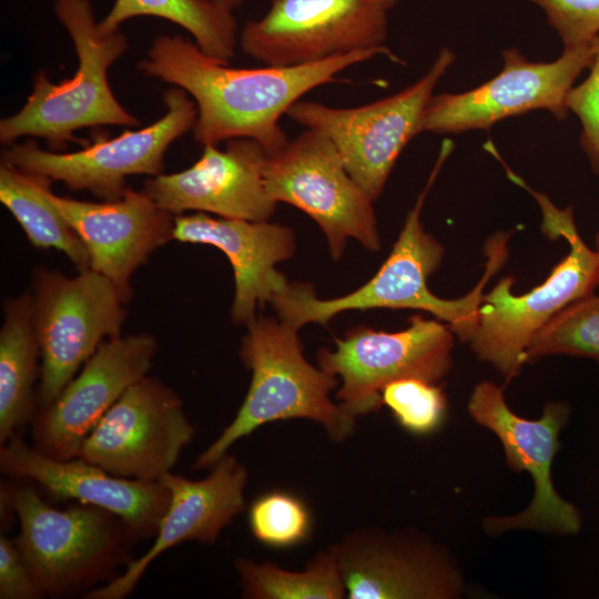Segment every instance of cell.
<instances>
[{"label":"cell","instance_id":"ac0fdd59","mask_svg":"<svg viewBox=\"0 0 599 599\" xmlns=\"http://www.w3.org/2000/svg\"><path fill=\"white\" fill-rule=\"evenodd\" d=\"M170 491L155 540L140 558L131 559L124 571L104 586L84 593L87 599H123L161 554L185 541L213 544L221 531L245 509L247 470L225 454L201 480L165 474L160 480Z\"/></svg>","mask_w":599,"mask_h":599},{"label":"cell","instance_id":"5b68a950","mask_svg":"<svg viewBox=\"0 0 599 599\" xmlns=\"http://www.w3.org/2000/svg\"><path fill=\"white\" fill-rule=\"evenodd\" d=\"M519 186L534 196L541 210V232L550 240L565 238L569 252L541 284L527 293L514 294V277L505 276L484 294L468 344L506 382L526 364V351L536 333L565 306L599 286V254L581 238L572 207H557L547 194L532 190L525 181Z\"/></svg>","mask_w":599,"mask_h":599},{"label":"cell","instance_id":"4fadbf2b","mask_svg":"<svg viewBox=\"0 0 599 599\" xmlns=\"http://www.w3.org/2000/svg\"><path fill=\"white\" fill-rule=\"evenodd\" d=\"M596 40L564 48L562 54L551 62H532L516 48L505 49L501 71L487 82L461 93L433 94L422 132L458 134L488 130L506 118L535 110L549 111L564 121L569 112L567 94L591 65Z\"/></svg>","mask_w":599,"mask_h":599},{"label":"cell","instance_id":"e0dca14e","mask_svg":"<svg viewBox=\"0 0 599 599\" xmlns=\"http://www.w3.org/2000/svg\"><path fill=\"white\" fill-rule=\"evenodd\" d=\"M266 156L262 144L247 138L226 141L225 150L204 145L192 166L150 177L143 191L173 215L199 211L226 219L268 221L276 202L264 184Z\"/></svg>","mask_w":599,"mask_h":599},{"label":"cell","instance_id":"52a82bcc","mask_svg":"<svg viewBox=\"0 0 599 599\" xmlns=\"http://www.w3.org/2000/svg\"><path fill=\"white\" fill-rule=\"evenodd\" d=\"M455 58L448 48L440 49L418 81L385 99L356 108L298 100L286 115L306 129L323 133L352 179L375 202L399 154L422 132L433 91Z\"/></svg>","mask_w":599,"mask_h":599},{"label":"cell","instance_id":"7402d4cb","mask_svg":"<svg viewBox=\"0 0 599 599\" xmlns=\"http://www.w3.org/2000/svg\"><path fill=\"white\" fill-rule=\"evenodd\" d=\"M172 240L212 245L226 255L234 273L231 316L236 324L251 323L257 307L272 303L290 286L275 268L295 251V236L287 226L268 221L215 219L197 212L174 216Z\"/></svg>","mask_w":599,"mask_h":599},{"label":"cell","instance_id":"4dcf8cb0","mask_svg":"<svg viewBox=\"0 0 599 599\" xmlns=\"http://www.w3.org/2000/svg\"><path fill=\"white\" fill-rule=\"evenodd\" d=\"M589 70L586 80L568 92L566 105L581 122L580 144L591 170L599 176V35Z\"/></svg>","mask_w":599,"mask_h":599},{"label":"cell","instance_id":"30bf717a","mask_svg":"<svg viewBox=\"0 0 599 599\" xmlns=\"http://www.w3.org/2000/svg\"><path fill=\"white\" fill-rule=\"evenodd\" d=\"M263 176L272 200L300 209L319 225L334 260L349 237L369 251L380 248L374 202L323 133L306 129L267 153Z\"/></svg>","mask_w":599,"mask_h":599},{"label":"cell","instance_id":"484cf974","mask_svg":"<svg viewBox=\"0 0 599 599\" xmlns=\"http://www.w3.org/2000/svg\"><path fill=\"white\" fill-rule=\"evenodd\" d=\"M242 595L248 599H342L345 586L331 548L319 551L301 571L285 570L273 562L236 558Z\"/></svg>","mask_w":599,"mask_h":599},{"label":"cell","instance_id":"f1b7e54d","mask_svg":"<svg viewBox=\"0 0 599 599\" xmlns=\"http://www.w3.org/2000/svg\"><path fill=\"white\" fill-rule=\"evenodd\" d=\"M380 396L382 404L412 434H432L445 419L446 397L436 383L415 377L400 378L387 384Z\"/></svg>","mask_w":599,"mask_h":599},{"label":"cell","instance_id":"d4e9b609","mask_svg":"<svg viewBox=\"0 0 599 599\" xmlns=\"http://www.w3.org/2000/svg\"><path fill=\"white\" fill-rule=\"evenodd\" d=\"M158 17L190 32L195 44L207 57L229 63L234 57L238 27L233 10L215 0H115L99 21L104 33L120 30L135 17Z\"/></svg>","mask_w":599,"mask_h":599},{"label":"cell","instance_id":"836d02e7","mask_svg":"<svg viewBox=\"0 0 599 599\" xmlns=\"http://www.w3.org/2000/svg\"><path fill=\"white\" fill-rule=\"evenodd\" d=\"M595 250L598 252L599 254V232H597L596 236H595Z\"/></svg>","mask_w":599,"mask_h":599},{"label":"cell","instance_id":"277c9868","mask_svg":"<svg viewBox=\"0 0 599 599\" xmlns=\"http://www.w3.org/2000/svg\"><path fill=\"white\" fill-rule=\"evenodd\" d=\"M53 9L74 45L77 71L58 83L43 71L34 75L22 109L0 121L4 145L31 136L58 148L74 141L73 133L84 128L140 123L114 97L108 80V70L128 50L126 37L120 30L102 32L90 0H55Z\"/></svg>","mask_w":599,"mask_h":599},{"label":"cell","instance_id":"ba28073f","mask_svg":"<svg viewBox=\"0 0 599 599\" xmlns=\"http://www.w3.org/2000/svg\"><path fill=\"white\" fill-rule=\"evenodd\" d=\"M163 101L165 114L145 128L111 139L98 136L90 145L68 153L40 149L33 140L12 143L1 152V161L62 182L72 191L87 190L104 201L118 200L128 176L161 174L169 146L196 124V104L183 89L165 90Z\"/></svg>","mask_w":599,"mask_h":599},{"label":"cell","instance_id":"5bb4252c","mask_svg":"<svg viewBox=\"0 0 599 599\" xmlns=\"http://www.w3.org/2000/svg\"><path fill=\"white\" fill-rule=\"evenodd\" d=\"M193 436L194 427L177 394L144 376L104 414L78 457L114 476L160 481Z\"/></svg>","mask_w":599,"mask_h":599},{"label":"cell","instance_id":"1f68e13d","mask_svg":"<svg viewBox=\"0 0 599 599\" xmlns=\"http://www.w3.org/2000/svg\"><path fill=\"white\" fill-rule=\"evenodd\" d=\"M44 597L35 583L14 539L0 536V598L37 599Z\"/></svg>","mask_w":599,"mask_h":599},{"label":"cell","instance_id":"cb8c5ba5","mask_svg":"<svg viewBox=\"0 0 599 599\" xmlns=\"http://www.w3.org/2000/svg\"><path fill=\"white\" fill-rule=\"evenodd\" d=\"M53 181L0 164V201L38 248L64 253L78 271L90 268L89 253L69 222L48 196Z\"/></svg>","mask_w":599,"mask_h":599},{"label":"cell","instance_id":"44dd1931","mask_svg":"<svg viewBox=\"0 0 599 599\" xmlns=\"http://www.w3.org/2000/svg\"><path fill=\"white\" fill-rule=\"evenodd\" d=\"M48 196L83 242L90 268L108 277L126 303L133 273L172 240L173 214L143 190L130 187L120 199L102 203L59 196L51 189Z\"/></svg>","mask_w":599,"mask_h":599},{"label":"cell","instance_id":"9c48e42d","mask_svg":"<svg viewBox=\"0 0 599 599\" xmlns=\"http://www.w3.org/2000/svg\"><path fill=\"white\" fill-rule=\"evenodd\" d=\"M33 290L41 409L58 397L103 342L121 336L125 302L108 277L91 268L74 277L40 268Z\"/></svg>","mask_w":599,"mask_h":599},{"label":"cell","instance_id":"d6986e66","mask_svg":"<svg viewBox=\"0 0 599 599\" xmlns=\"http://www.w3.org/2000/svg\"><path fill=\"white\" fill-rule=\"evenodd\" d=\"M329 548L349 599H446L461 588L440 550L406 536L359 529Z\"/></svg>","mask_w":599,"mask_h":599},{"label":"cell","instance_id":"8992f818","mask_svg":"<svg viewBox=\"0 0 599 599\" xmlns=\"http://www.w3.org/2000/svg\"><path fill=\"white\" fill-rule=\"evenodd\" d=\"M8 489L20 522L14 541L43 596L89 591L131 560L130 546L139 537L114 514L80 502L58 510L34 487Z\"/></svg>","mask_w":599,"mask_h":599},{"label":"cell","instance_id":"d6a6232c","mask_svg":"<svg viewBox=\"0 0 599 599\" xmlns=\"http://www.w3.org/2000/svg\"><path fill=\"white\" fill-rule=\"evenodd\" d=\"M215 1L231 10H234L243 6L248 0H215Z\"/></svg>","mask_w":599,"mask_h":599},{"label":"cell","instance_id":"2e32d148","mask_svg":"<svg viewBox=\"0 0 599 599\" xmlns=\"http://www.w3.org/2000/svg\"><path fill=\"white\" fill-rule=\"evenodd\" d=\"M156 348L150 334L103 342L58 397L33 417L34 447L57 459L78 457L104 414L132 384L146 376Z\"/></svg>","mask_w":599,"mask_h":599},{"label":"cell","instance_id":"4316f807","mask_svg":"<svg viewBox=\"0 0 599 599\" xmlns=\"http://www.w3.org/2000/svg\"><path fill=\"white\" fill-rule=\"evenodd\" d=\"M548 355L588 357L599 365V295L591 293L571 302L536 333L526 363Z\"/></svg>","mask_w":599,"mask_h":599},{"label":"cell","instance_id":"7c38bea8","mask_svg":"<svg viewBox=\"0 0 599 599\" xmlns=\"http://www.w3.org/2000/svg\"><path fill=\"white\" fill-rule=\"evenodd\" d=\"M455 334L439 319L414 315L398 332L356 327L336 339V348H322L318 367L342 380L336 397L342 409L356 418L379 409L382 390L390 382L415 377L440 382L453 366Z\"/></svg>","mask_w":599,"mask_h":599},{"label":"cell","instance_id":"ffe728a7","mask_svg":"<svg viewBox=\"0 0 599 599\" xmlns=\"http://www.w3.org/2000/svg\"><path fill=\"white\" fill-rule=\"evenodd\" d=\"M0 467L58 500L74 499L114 514L139 538L156 535L170 501V491L161 481L114 476L80 457L57 459L28 446L18 435L1 445Z\"/></svg>","mask_w":599,"mask_h":599},{"label":"cell","instance_id":"3957f363","mask_svg":"<svg viewBox=\"0 0 599 599\" xmlns=\"http://www.w3.org/2000/svg\"><path fill=\"white\" fill-rule=\"evenodd\" d=\"M246 326L240 356L252 373L247 394L231 424L196 458L194 470L211 469L238 439L275 420H313L337 444L354 434L356 418L331 399L338 378L305 359L298 329L264 316Z\"/></svg>","mask_w":599,"mask_h":599},{"label":"cell","instance_id":"83f0119b","mask_svg":"<svg viewBox=\"0 0 599 599\" xmlns=\"http://www.w3.org/2000/svg\"><path fill=\"white\" fill-rule=\"evenodd\" d=\"M248 525L256 540L278 549L301 545L312 534L308 507L300 497L281 490L263 494L252 502Z\"/></svg>","mask_w":599,"mask_h":599},{"label":"cell","instance_id":"f546056e","mask_svg":"<svg viewBox=\"0 0 599 599\" xmlns=\"http://www.w3.org/2000/svg\"><path fill=\"white\" fill-rule=\"evenodd\" d=\"M539 6L564 48H572L599 35V0H527Z\"/></svg>","mask_w":599,"mask_h":599},{"label":"cell","instance_id":"8fae6325","mask_svg":"<svg viewBox=\"0 0 599 599\" xmlns=\"http://www.w3.org/2000/svg\"><path fill=\"white\" fill-rule=\"evenodd\" d=\"M399 0H270L240 33L243 51L270 67H296L386 49L388 14Z\"/></svg>","mask_w":599,"mask_h":599},{"label":"cell","instance_id":"9a60e30c","mask_svg":"<svg viewBox=\"0 0 599 599\" xmlns=\"http://www.w3.org/2000/svg\"><path fill=\"white\" fill-rule=\"evenodd\" d=\"M468 412L479 425L499 438L507 465L515 471L529 473L535 486L532 500L525 510L514 516L487 517L485 530L490 535L512 529L576 535L581 527L580 512L560 497L551 478L552 460L559 449V433L569 419L568 405L549 403L540 418L529 420L510 410L498 385L485 380L474 388Z\"/></svg>","mask_w":599,"mask_h":599},{"label":"cell","instance_id":"603a6c76","mask_svg":"<svg viewBox=\"0 0 599 599\" xmlns=\"http://www.w3.org/2000/svg\"><path fill=\"white\" fill-rule=\"evenodd\" d=\"M0 331V443H7L34 416L33 386L40 378V343L33 295L26 292L4 303Z\"/></svg>","mask_w":599,"mask_h":599},{"label":"cell","instance_id":"7a4b0ae2","mask_svg":"<svg viewBox=\"0 0 599 599\" xmlns=\"http://www.w3.org/2000/svg\"><path fill=\"white\" fill-rule=\"evenodd\" d=\"M454 149L445 139L428 181L415 206L406 216L403 230L390 254L377 273L356 291L341 297L321 300L306 284H290L272 301L280 321L300 329L307 323L326 324L336 314L352 309L392 308L420 309L447 324L455 336L468 343L477 322L487 282L508 257V234L497 232L486 241V270L477 285L465 296L445 300L427 286L428 277L440 266L443 245L425 231L420 212L437 174Z\"/></svg>","mask_w":599,"mask_h":599},{"label":"cell","instance_id":"6da1fadb","mask_svg":"<svg viewBox=\"0 0 599 599\" xmlns=\"http://www.w3.org/2000/svg\"><path fill=\"white\" fill-rule=\"evenodd\" d=\"M377 54L400 61L386 48L296 67L232 68L204 54L195 42L160 35L139 69L192 97L197 108L194 139L203 146L247 138L270 153L288 140L278 122L295 102L308 91L335 82L341 71Z\"/></svg>","mask_w":599,"mask_h":599}]
</instances>
